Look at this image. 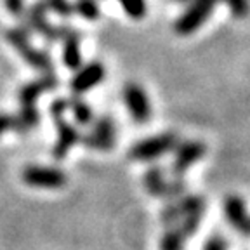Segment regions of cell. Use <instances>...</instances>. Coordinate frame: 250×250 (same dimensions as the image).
Listing matches in <instances>:
<instances>
[{"mask_svg": "<svg viewBox=\"0 0 250 250\" xmlns=\"http://www.w3.org/2000/svg\"><path fill=\"white\" fill-rule=\"evenodd\" d=\"M68 109V101L66 99H56L54 103L51 104V115L54 120H61L62 115L66 113Z\"/></svg>", "mask_w": 250, "mask_h": 250, "instance_id": "obj_22", "label": "cell"}, {"mask_svg": "<svg viewBox=\"0 0 250 250\" xmlns=\"http://www.w3.org/2000/svg\"><path fill=\"white\" fill-rule=\"evenodd\" d=\"M226 214L229 217L231 224L242 231H250V223L247 219L245 207L238 198H229L226 203Z\"/></svg>", "mask_w": 250, "mask_h": 250, "instance_id": "obj_14", "label": "cell"}, {"mask_svg": "<svg viewBox=\"0 0 250 250\" xmlns=\"http://www.w3.org/2000/svg\"><path fill=\"white\" fill-rule=\"evenodd\" d=\"M104 66L99 61L87 62L83 66H80L75 71L73 78L70 80V89L75 96H82L87 90L94 89L96 85L103 82L104 78Z\"/></svg>", "mask_w": 250, "mask_h": 250, "instance_id": "obj_4", "label": "cell"}, {"mask_svg": "<svg viewBox=\"0 0 250 250\" xmlns=\"http://www.w3.org/2000/svg\"><path fill=\"white\" fill-rule=\"evenodd\" d=\"M23 181L30 186L37 188H61L66 184V176L58 168L31 165V167L24 168Z\"/></svg>", "mask_w": 250, "mask_h": 250, "instance_id": "obj_6", "label": "cell"}, {"mask_svg": "<svg viewBox=\"0 0 250 250\" xmlns=\"http://www.w3.org/2000/svg\"><path fill=\"white\" fill-rule=\"evenodd\" d=\"M83 143L96 149H109L115 143V124L111 118L103 117L96 122L89 134L83 137Z\"/></svg>", "mask_w": 250, "mask_h": 250, "instance_id": "obj_8", "label": "cell"}, {"mask_svg": "<svg viewBox=\"0 0 250 250\" xmlns=\"http://www.w3.org/2000/svg\"><path fill=\"white\" fill-rule=\"evenodd\" d=\"M172 2H176V4H189L191 0H172Z\"/></svg>", "mask_w": 250, "mask_h": 250, "instance_id": "obj_24", "label": "cell"}, {"mask_svg": "<svg viewBox=\"0 0 250 250\" xmlns=\"http://www.w3.org/2000/svg\"><path fill=\"white\" fill-rule=\"evenodd\" d=\"M47 9L45 2L39 0L33 5L24 11V28L30 31H37L39 35H42L47 42H61V26H54L47 20Z\"/></svg>", "mask_w": 250, "mask_h": 250, "instance_id": "obj_2", "label": "cell"}, {"mask_svg": "<svg viewBox=\"0 0 250 250\" xmlns=\"http://www.w3.org/2000/svg\"><path fill=\"white\" fill-rule=\"evenodd\" d=\"M5 39H7V42L14 47L16 51H21L23 47H26L28 43H31L30 30L24 28V26H18V28H11V30H7Z\"/></svg>", "mask_w": 250, "mask_h": 250, "instance_id": "obj_17", "label": "cell"}, {"mask_svg": "<svg viewBox=\"0 0 250 250\" xmlns=\"http://www.w3.org/2000/svg\"><path fill=\"white\" fill-rule=\"evenodd\" d=\"M40 122V113L35 106H21V111L16 117H12V129L16 132H28L35 129Z\"/></svg>", "mask_w": 250, "mask_h": 250, "instance_id": "obj_12", "label": "cell"}, {"mask_svg": "<svg viewBox=\"0 0 250 250\" xmlns=\"http://www.w3.org/2000/svg\"><path fill=\"white\" fill-rule=\"evenodd\" d=\"M56 124H58V141H56L54 149H52V156L54 158H62L78 141V132L73 125H70L62 118L56 120Z\"/></svg>", "mask_w": 250, "mask_h": 250, "instance_id": "obj_10", "label": "cell"}, {"mask_svg": "<svg viewBox=\"0 0 250 250\" xmlns=\"http://www.w3.org/2000/svg\"><path fill=\"white\" fill-rule=\"evenodd\" d=\"M217 0H191L186 11L174 23V31L181 37H188L198 31L212 16Z\"/></svg>", "mask_w": 250, "mask_h": 250, "instance_id": "obj_1", "label": "cell"}, {"mask_svg": "<svg viewBox=\"0 0 250 250\" xmlns=\"http://www.w3.org/2000/svg\"><path fill=\"white\" fill-rule=\"evenodd\" d=\"M62 42V62L70 70L77 71L82 66V37L77 30L70 28Z\"/></svg>", "mask_w": 250, "mask_h": 250, "instance_id": "obj_9", "label": "cell"}, {"mask_svg": "<svg viewBox=\"0 0 250 250\" xmlns=\"http://www.w3.org/2000/svg\"><path fill=\"white\" fill-rule=\"evenodd\" d=\"M18 52H20L21 58H23L30 66L42 71V73H52V70H54V62H52L51 54H49L47 51L35 49L31 43H28L26 47H23V49Z\"/></svg>", "mask_w": 250, "mask_h": 250, "instance_id": "obj_11", "label": "cell"}, {"mask_svg": "<svg viewBox=\"0 0 250 250\" xmlns=\"http://www.w3.org/2000/svg\"><path fill=\"white\" fill-rule=\"evenodd\" d=\"M47 5L49 11H54L58 16L61 18H70L73 16V4H71L70 0H43Z\"/></svg>", "mask_w": 250, "mask_h": 250, "instance_id": "obj_20", "label": "cell"}, {"mask_svg": "<svg viewBox=\"0 0 250 250\" xmlns=\"http://www.w3.org/2000/svg\"><path fill=\"white\" fill-rule=\"evenodd\" d=\"M68 108H71V113H73L75 120H77L78 124L87 125L90 120H92V109H90V106L87 104L83 99L73 98L70 103H68Z\"/></svg>", "mask_w": 250, "mask_h": 250, "instance_id": "obj_16", "label": "cell"}, {"mask_svg": "<svg viewBox=\"0 0 250 250\" xmlns=\"http://www.w3.org/2000/svg\"><path fill=\"white\" fill-rule=\"evenodd\" d=\"M4 4L14 18H21L24 14V0H4Z\"/></svg>", "mask_w": 250, "mask_h": 250, "instance_id": "obj_21", "label": "cell"}, {"mask_svg": "<svg viewBox=\"0 0 250 250\" xmlns=\"http://www.w3.org/2000/svg\"><path fill=\"white\" fill-rule=\"evenodd\" d=\"M59 83V78L54 73H42V77L37 80L24 83L18 92L21 106H35V101L40 98V94H45L49 90L56 89Z\"/></svg>", "mask_w": 250, "mask_h": 250, "instance_id": "obj_7", "label": "cell"}, {"mask_svg": "<svg viewBox=\"0 0 250 250\" xmlns=\"http://www.w3.org/2000/svg\"><path fill=\"white\" fill-rule=\"evenodd\" d=\"M124 96V103L129 109L130 117L139 124H145L151 117V106H149L148 96H146L145 89L134 82H129L122 90Z\"/></svg>", "mask_w": 250, "mask_h": 250, "instance_id": "obj_3", "label": "cell"}, {"mask_svg": "<svg viewBox=\"0 0 250 250\" xmlns=\"http://www.w3.org/2000/svg\"><path fill=\"white\" fill-rule=\"evenodd\" d=\"M73 12L82 20L96 21L101 14V5H99V0H77L73 4Z\"/></svg>", "mask_w": 250, "mask_h": 250, "instance_id": "obj_15", "label": "cell"}, {"mask_svg": "<svg viewBox=\"0 0 250 250\" xmlns=\"http://www.w3.org/2000/svg\"><path fill=\"white\" fill-rule=\"evenodd\" d=\"M217 2H223L236 20H245L250 14V0H217Z\"/></svg>", "mask_w": 250, "mask_h": 250, "instance_id": "obj_19", "label": "cell"}, {"mask_svg": "<svg viewBox=\"0 0 250 250\" xmlns=\"http://www.w3.org/2000/svg\"><path fill=\"white\" fill-rule=\"evenodd\" d=\"M12 129V117L7 113H0V136Z\"/></svg>", "mask_w": 250, "mask_h": 250, "instance_id": "obj_23", "label": "cell"}, {"mask_svg": "<svg viewBox=\"0 0 250 250\" xmlns=\"http://www.w3.org/2000/svg\"><path fill=\"white\" fill-rule=\"evenodd\" d=\"M118 2L130 20H143L148 11L146 0H118Z\"/></svg>", "mask_w": 250, "mask_h": 250, "instance_id": "obj_18", "label": "cell"}, {"mask_svg": "<svg viewBox=\"0 0 250 250\" xmlns=\"http://www.w3.org/2000/svg\"><path fill=\"white\" fill-rule=\"evenodd\" d=\"M177 137L174 134H162V136L148 137V139L141 141L139 145H136L132 148V158L137 160H151L156 156L164 155L168 149H172L176 146Z\"/></svg>", "mask_w": 250, "mask_h": 250, "instance_id": "obj_5", "label": "cell"}, {"mask_svg": "<svg viewBox=\"0 0 250 250\" xmlns=\"http://www.w3.org/2000/svg\"><path fill=\"white\" fill-rule=\"evenodd\" d=\"M205 153V148H203L202 143H186L179 148V153H177L176 158V168L181 170V168H186L189 164L196 162L198 158H202V155Z\"/></svg>", "mask_w": 250, "mask_h": 250, "instance_id": "obj_13", "label": "cell"}]
</instances>
